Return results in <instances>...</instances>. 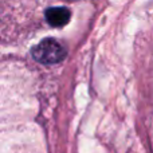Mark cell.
Listing matches in <instances>:
<instances>
[{
	"instance_id": "obj_1",
	"label": "cell",
	"mask_w": 153,
	"mask_h": 153,
	"mask_svg": "<svg viewBox=\"0 0 153 153\" xmlns=\"http://www.w3.org/2000/svg\"><path fill=\"white\" fill-rule=\"evenodd\" d=\"M31 55L39 63L53 65L59 63L66 58V50L58 40L53 39V38H47L32 47Z\"/></svg>"
},
{
	"instance_id": "obj_2",
	"label": "cell",
	"mask_w": 153,
	"mask_h": 153,
	"mask_svg": "<svg viewBox=\"0 0 153 153\" xmlns=\"http://www.w3.org/2000/svg\"><path fill=\"white\" fill-rule=\"evenodd\" d=\"M45 16L50 26L59 28V27L66 26L70 22L71 12H70V10L66 7H50L46 10Z\"/></svg>"
}]
</instances>
